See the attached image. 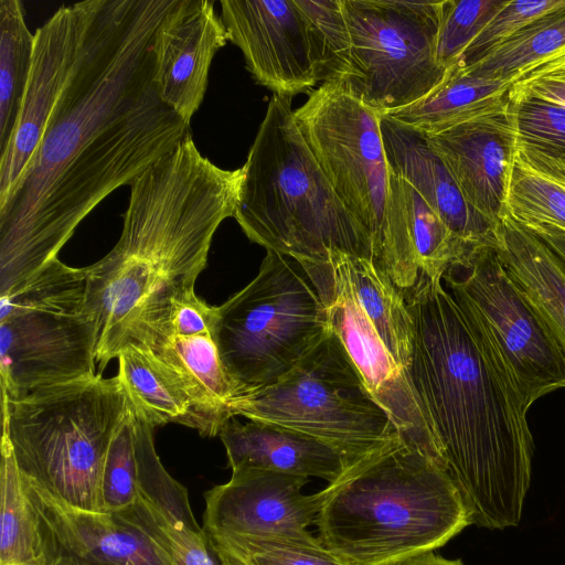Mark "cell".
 Segmentation results:
<instances>
[{"instance_id": "obj_10", "label": "cell", "mask_w": 565, "mask_h": 565, "mask_svg": "<svg viewBox=\"0 0 565 565\" xmlns=\"http://www.w3.org/2000/svg\"><path fill=\"white\" fill-rule=\"evenodd\" d=\"M230 409L233 417L320 439L352 462L399 436L333 332L277 381L235 399Z\"/></svg>"}, {"instance_id": "obj_23", "label": "cell", "mask_w": 565, "mask_h": 565, "mask_svg": "<svg viewBox=\"0 0 565 565\" xmlns=\"http://www.w3.org/2000/svg\"><path fill=\"white\" fill-rule=\"evenodd\" d=\"M494 247L565 354V262L507 212L495 228Z\"/></svg>"}, {"instance_id": "obj_2", "label": "cell", "mask_w": 565, "mask_h": 565, "mask_svg": "<svg viewBox=\"0 0 565 565\" xmlns=\"http://www.w3.org/2000/svg\"><path fill=\"white\" fill-rule=\"evenodd\" d=\"M403 292L415 329L406 372L470 522L489 530L516 526L534 444L509 365L487 326L456 301L443 276L419 273Z\"/></svg>"}, {"instance_id": "obj_17", "label": "cell", "mask_w": 565, "mask_h": 565, "mask_svg": "<svg viewBox=\"0 0 565 565\" xmlns=\"http://www.w3.org/2000/svg\"><path fill=\"white\" fill-rule=\"evenodd\" d=\"M92 0L63 6L34 34L32 66L12 138L0 156V201L30 162L79 53Z\"/></svg>"}, {"instance_id": "obj_7", "label": "cell", "mask_w": 565, "mask_h": 565, "mask_svg": "<svg viewBox=\"0 0 565 565\" xmlns=\"http://www.w3.org/2000/svg\"><path fill=\"white\" fill-rule=\"evenodd\" d=\"M294 115L333 190L371 237L376 265L401 290L411 289L419 268L399 177L385 152L382 115L342 79L318 86Z\"/></svg>"}, {"instance_id": "obj_14", "label": "cell", "mask_w": 565, "mask_h": 565, "mask_svg": "<svg viewBox=\"0 0 565 565\" xmlns=\"http://www.w3.org/2000/svg\"><path fill=\"white\" fill-rule=\"evenodd\" d=\"M228 40L243 53L254 79L291 98L327 82L318 33L298 0H221Z\"/></svg>"}, {"instance_id": "obj_11", "label": "cell", "mask_w": 565, "mask_h": 565, "mask_svg": "<svg viewBox=\"0 0 565 565\" xmlns=\"http://www.w3.org/2000/svg\"><path fill=\"white\" fill-rule=\"evenodd\" d=\"M351 92L379 114L404 108L445 77L437 60L441 0H342Z\"/></svg>"}, {"instance_id": "obj_6", "label": "cell", "mask_w": 565, "mask_h": 565, "mask_svg": "<svg viewBox=\"0 0 565 565\" xmlns=\"http://www.w3.org/2000/svg\"><path fill=\"white\" fill-rule=\"evenodd\" d=\"M2 436L23 478L76 509L102 512V479L113 438L130 412L119 377L2 394Z\"/></svg>"}, {"instance_id": "obj_22", "label": "cell", "mask_w": 565, "mask_h": 565, "mask_svg": "<svg viewBox=\"0 0 565 565\" xmlns=\"http://www.w3.org/2000/svg\"><path fill=\"white\" fill-rule=\"evenodd\" d=\"M233 471L262 469L299 477L338 480L352 460L309 435L263 422L230 418L218 434Z\"/></svg>"}, {"instance_id": "obj_24", "label": "cell", "mask_w": 565, "mask_h": 565, "mask_svg": "<svg viewBox=\"0 0 565 565\" xmlns=\"http://www.w3.org/2000/svg\"><path fill=\"white\" fill-rule=\"evenodd\" d=\"M513 84V81L479 77L462 67H452L426 96L383 116L433 136L507 111Z\"/></svg>"}, {"instance_id": "obj_18", "label": "cell", "mask_w": 565, "mask_h": 565, "mask_svg": "<svg viewBox=\"0 0 565 565\" xmlns=\"http://www.w3.org/2000/svg\"><path fill=\"white\" fill-rule=\"evenodd\" d=\"M228 41L211 0H177L157 28L153 81L161 100L190 125L216 52Z\"/></svg>"}, {"instance_id": "obj_12", "label": "cell", "mask_w": 565, "mask_h": 565, "mask_svg": "<svg viewBox=\"0 0 565 565\" xmlns=\"http://www.w3.org/2000/svg\"><path fill=\"white\" fill-rule=\"evenodd\" d=\"M443 280L456 301L471 309L491 332L527 408L565 388V354L494 244L472 247L448 267Z\"/></svg>"}, {"instance_id": "obj_15", "label": "cell", "mask_w": 565, "mask_h": 565, "mask_svg": "<svg viewBox=\"0 0 565 565\" xmlns=\"http://www.w3.org/2000/svg\"><path fill=\"white\" fill-rule=\"evenodd\" d=\"M22 479L36 520L38 565H173L124 511L76 509Z\"/></svg>"}, {"instance_id": "obj_1", "label": "cell", "mask_w": 565, "mask_h": 565, "mask_svg": "<svg viewBox=\"0 0 565 565\" xmlns=\"http://www.w3.org/2000/svg\"><path fill=\"white\" fill-rule=\"evenodd\" d=\"M175 1L92 0L40 145L0 201V296L57 258L95 206L189 134L153 81L154 34Z\"/></svg>"}, {"instance_id": "obj_32", "label": "cell", "mask_w": 565, "mask_h": 565, "mask_svg": "<svg viewBox=\"0 0 565 565\" xmlns=\"http://www.w3.org/2000/svg\"><path fill=\"white\" fill-rule=\"evenodd\" d=\"M399 186L419 273L430 277L444 276L448 267L460 262L472 247L458 239L419 193L401 177Z\"/></svg>"}, {"instance_id": "obj_40", "label": "cell", "mask_w": 565, "mask_h": 565, "mask_svg": "<svg viewBox=\"0 0 565 565\" xmlns=\"http://www.w3.org/2000/svg\"><path fill=\"white\" fill-rule=\"evenodd\" d=\"M533 96L565 106V53L518 78L510 97Z\"/></svg>"}, {"instance_id": "obj_30", "label": "cell", "mask_w": 565, "mask_h": 565, "mask_svg": "<svg viewBox=\"0 0 565 565\" xmlns=\"http://www.w3.org/2000/svg\"><path fill=\"white\" fill-rule=\"evenodd\" d=\"M565 53V4L535 20L499 49L465 66L484 78L513 81Z\"/></svg>"}, {"instance_id": "obj_25", "label": "cell", "mask_w": 565, "mask_h": 565, "mask_svg": "<svg viewBox=\"0 0 565 565\" xmlns=\"http://www.w3.org/2000/svg\"><path fill=\"white\" fill-rule=\"evenodd\" d=\"M166 472L153 428L131 411L113 438L102 479V512H117L149 498Z\"/></svg>"}, {"instance_id": "obj_19", "label": "cell", "mask_w": 565, "mask_h": 565, "mask_svg": "<svg viewBox=\"0 0 565 565\" xmlns=\"http://www.w3.org/2000/svg\"><path fill=\"white\" fill-rule=\"evenodd\" d=\"M427 139L468 203L497 227L505 212L519 139L510 107Z\"/></svg>"}, {"instance_id": "obj_29", "label": "cell", "mask_w": 565, "mask_h": 565, "mask_svg": "<svg viewBox=\"0 0 565 565\" xmlns=\"http://www.w3.org/2000/svg\"><path fill=\"white\" fill-rule=\"evenodd\" d=\"M136 345L151 350L180 371L231 415L230 405L245 395L225 369L212 334L152 337Z\"/></svg>"}, {"instance_id": "obj_42", "label": "cell", "mask_w": 565, "mask_h": 565, "mask_svg": "<svg viewBox=\"0 0 565 565\" xmlns=\"http://www.w3.org/2000/svg\"><path fill=\"white\" fill-rule=\"evenodd\" d=\"M388 565H463L461 559H448L430 552L415 554Z\"/></svg>"}, {"instance_id": "obj_36", "label": "cell", "mask_w": 565, "mask_h": 565, "mask_svg": "<svg viewBox=\"0 0 565 565\" xmlns=\"http://www.w3.org/2000/svg\"><path fill=\"white\" fill-rule=\"evenodd\" d=\"M564 4L565 0H508L470 43L457 66L465 67L477 63L507 43L525 26Z\"/></svg>"}, {"instance_id": "obj_37", "label": "cell", "mask_w": 565, "mask_h": 565, "mask_svg": "<svg viewBox=\"0 0 565 565\" xmlns=\"http://www.w3.org/2000/svg\"><path fill=\"white\" fill-rule=\"evenodd\" d=\"M298 2L313 23L321 42L327 64V82L347 79L351 72V40L342 0Z\"/></svg>"}, {"instance_id": "obj_31", "label": "cell", "mask_w": 565, "mask_h": 565, "mask_svg": "<svg viewBox=\"0 0 565 565\" xmlns=\"http://www.w3.org/2000/svg\"><path fill=\"white\" fill-rule=\"evenodd\" d=\"M0 565H38L36 520L9 440L1 437Z\"/></svg>"}, {"instance_id": "obj_38", "label": "cell", "mask_w": 565, "mask_h": 565, "mask_svg": "<svg viewBox=\"0 0 565 565\" xmlns=\"http://www.w3.org/2000/svg\"><path fill=\"white\" fill-rule=\"evenodd\" d=\"M518 138L565 154V106L533 96L510 97Z\"/></svg>"}, {"instance_id": "obj_16", "label": "cell", "mask_w": 565, "mask_h": 565, "mask_svg": "<svg viewBox=\"0 0 565 565\" xmlns=\"http://www.w3.org/2000/svg\"><path fill=\"white\" fill-rule=\"evenodd\" d=\"M308 478L262 469L232 472L204 493L203 530L211 539L281 537L312 540L323 489L305 494Z\"/></svg>"}, {"instance_id": "obj_4", "label": "cell", "mask_w": 565, "mask_h": 565, "mask_svg": "<svg viewBox=\"0 0 565 565\" xmlns=\"http://www.w3.org/2000/svg\"><path fill=\"white\" fill-rule=\"evenodd\" d=\"M323 492L317 537L352 565L435 551L471 524L445 466L399 436L353 461Z\"/></svg>"}, {"instance_id": "obj_34", "label": "cell", "mask_w": 565, "mask_h": 565, "mask_svg": "<svg viewBox=\"0 0 565 565\" xmlns=\"http://www.w3.org/2000/svg\"><path fill=\"white\" fill-rule=\"evenodd\" d=\"M228 565H352L312 540L211 539Z\"/></svg>"}, {"instance_id": "obj_21", "label": "cell", "mask_w": 565, "mask_h": 565, "mask_svg": "<svg viewBox=\"0 0 565 565\" xmlns=\"http://www.w3.org/2000/svg\"><path fill=\"white\" fill-rule=\"evenodd\" d=\"M381 130L392 170L411 184L451 233L469 247L494 244L495 226L476 211L427 136L387 116Z\"/></svg>"}, {"instance_id": "obj_39", "label": "cell", "mask_w": 565, "mask_h": 565, "mask_svg": "<svg viewBox=\"0 0 565 565\" xmlns=\"http://www.w3.org/2000/svg\"><path fill=\"white\" fill-rule=\"evenodd\" d=\"M216 323L217 306L207 305L195 295L194 289H189L171 298L164 323L136 344L161 335H214Z\"/></svg>"}, {"instance_id": "obj_9", "label": "cell", "mask_w": 565, "mask_h": 565, "mask_svg": "<svg viewBox=\"0 0 565 565\" xmlns=\"http://www.w3.org/2000/svg\"><path fill=\"white\" fill-rule=\"evenodd\" d=\"M331 332L327 308L300 264L267 252L255 278L217 306L214 338L246 395L277 381Z\"/></svg>"}, {"instance_id": "obj_33", "label": "cell", "mask_w": 565, "mask_h": 565, "mask_svg": "<svg viewBox=\"0 0 565 565\" xmlns=\"http://www.w3.org/2000/svg\"><path fill=\"white\" fill-rule=\"evenodd\" d=\"M120 511L167 551L173 565H228L195 518L170 519L142 502Z\"/></svg>"}, {"instance_id": "obj_8", "label": "cell", "mask_w": 565, "mask_h": 565, "mask_svg": "<svg viewBox=\"0 0 565 565\" xmlns=\"http://www.w3.org/2000/svg\"><path fill=\"white\" fill-rule=\"evenodd\" d=\"M98 330L86 307L84 268L58 258L0 296L1 392L18 398L90 377Z\"/></svg>"}, {"instance_id": "obj_26", "label": "cell", "mask_w": 565, "mask_h": 565, "mask_svg": "<svg viewBox=\"0 0 565 565\" xmlns=\"http://www.w3.org/2000/svg\"><path fill=\"white\" fill-rule=\"evenodd\" d=\"M505 212L524 226L565 231V154L518 139Z\"/></svg>"}, {"instance_id": "obj_20", "label": "cell", "mask_w": 565, "mask_h": 565, "mask_svg": "<svg viewBox=\"0 0 565 565\" xmlns=\"http://www.w3.org/2000/svg\"><path fill=\"white\" fill-rule=\"evenodd\" d=\"M117 359V376L132 413L152 428L180 424L201 436L214 437L232 418L228 411L151 350L128 344Z\"/></svg>"}, {"instance_id": "obj_3", "label": "cell", "mask_w": 565, "mask_h": 565, "mask_svg": "<svg viewBox=\"0 0 565 565\" xmlns=\"http://www.w3.org/2000/svg\"><path fill=\"white\" fill-rule=\"evenodd\" d=\"M243 173L215 166L189 132L129 184L118 242L84 267L98 374L126 345L164 323L172 297L194 289L216 230L234 217Z\"/></svg>"}, {"instance_id": "obj_27", "label": "cell", "mask_w": 565, "mask_h": 565, "mask_svg": "<svg viewBox=\"0 0 565 565\" xmlns=\"http://www.w3.org/2000/svg\"><path fill=\"white\" fill-rule=\"evenodd\" d=\"M358 300L377 334L406 370L414 349V320L401 290L373 260L343 253Z\"/></svg>"}, {"instance_id": "obj_35", "label": "cell", "mask_w": 565, "mask_h": 565, "mask_svg": "<svg viewBox=\"0 0 565 565\" xmlns=\"http://www.w3.org/2000/svg\"><path fill=\"white\" fill-rule=\"evenodd\" d=\"M508 0H441L437 60L446 70L458 65L463 52Z\"/></svg>"}, {"instance_id": "obj_28", "label": "cell", "mask_w": 565, "mask_h": 565, "mask_svg": "<svg viewBox=\"0 0 565 565\" xmlns=\"http://www.w3.org/2000/svg\"><path fill=\"white\" fill-rule=\"evenodd\" d=\"M34 47L18 0H0V156L6 151L22 107Z\"/></svg>"}, {"instance_id": "obj_13", "label": "cell", "mask_w": 565, "mask_h": 565, "mask_svg": "<svg viewBox=\"0 0 565 565\" xmlns=\"http://www.w3.org/2000/svg\"><path fill=\"white\" fill-rule=\"evenodd\" d=\"M297 262L323 301L332 332L399 437L445 466L429 417L406 370L388 351L358 300L343 252L329 249L323 260Z\"/></svg>"}, {"instance_id": "obj_41", "label": "cell", "mask_w": 565, "mask_h": 565, "mask_svg": "<svg viewBox=\"0 0 565 565\" xmlns=\"http://www.w3.org/2000/svg\"><path fill=\"white\" fill-rule=\"evenodd\" d=\"M540 236L565 262V231L552 225L525 226Z\"/></svg>"}, {"instance_id": "obj_5", "label": "cell", "mask_w": 565, "mask_h": 565, "mask_svg": "<svg viewBox=\"0 0 565 565\" xmlns=\"http://www.w3.org/2000/svg\"><path fill=\"white\" fill-rule=\"evenodd\" d=\"M242 168L234 217L250 242L296 260H323L338 249L375 263L371 237L305 141L291 98L273 95Z\"/></svg>"}]
</instances>
